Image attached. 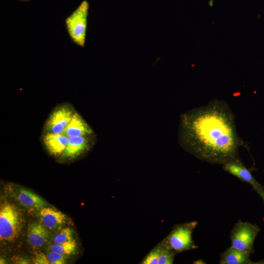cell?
I'll list each match as a JSON object with an SVG mask.
<instances>
[{
	"mask_svg": "<svg viewBox=\"0 0 264 264\" xmlns=\"http://www.w3.org/2000/svg\"><path fill=\"white\" fill-rule=\"evenodd\" d=\"M178 142L196 157L221 165L239 158V148L244 144L232 110L225 101L217 99L181 114Z\"/></svg>",
	"mask_w": 264,
	"mask_h": 264,
	"instance_id": "1",
	"label": "cell"
},
{
	"mask_svg": "<svg viewBox=\"0 0 264 264\" xmlns=\"http://www.w3.org/2000/svg\"><path fill=\"white\" fill-rule=\"evenodd\" d=\"M24 222L20 210L8 201L1 203L0 208V239L5 243L15 241L21 235Z\"/></svg>",
	"mask_w": 264,
	"mask_h": 264,
	"instance_id": "2",
	"label": "cell"
},
{
	"mask_svg": "<svg viewBox=\"0 0 264 264\" xmlns=\"http://www.w3.org/2000/svg\"><path fill=\"white\" fill-rule=\"evenodd\" d=\"M198 224V221H192L175 225L162 243L176 255L198 249L193 239V233Z\"/></svg>",
	"mask_w": 264,
	"mask_h": 264,
	"instance_id": "3",
	"label": "cell"
},
{
	"mask_svg": "<svg viewBox=\"0 0 264 264\" xmlns=\"http://www.w3.org/2000/svg\"><path fill=\"white\" fill-rule=\"evenodd\" d=\"M88 3L83 1L66 20V28L72 40L77 45L85 44Z\"/></svg>",
	"mask_w": 264,
	"mask_h": 264,
	"instance_id": "4",
	"label": "cell"
},
{
	"mask_svg": "<svg viewBox=\"0 0 264 264\" xmlns=\"http://www.w3.org/2000/svg\"><path fill=\"white\" fill-rule=\"evenodd\" d=\"M260 230L256 224L238 220L230 234L231 246L240 250L253 252L254 242Z\"/></svg>",
	"mask_w": 264,
	"mask_h": 264,
	"instance_id": "5",
	"label": "cell"
},
{
	"mask_svg": "<svg viewBox=\"0 0 264 264\" xmlns=\"http://www.w3.org/2000/svg\"><path fill=\"white\" fill-rule=\"evenodd\" d=\"M75 111L68 104H63L56 107L45 122L44 132L63 133Z\"/></svg>",
	"mask_w": 264,
	"mask_h": 264,
	"instance_id": "6",
	"label": "cell"
},
{
	"mask_svg": "<svg viewBox=\"0 0 264 264\" xmlns=\"http://www.w3.org/2000/svg\"><path fill=\"white\" fill-rule=\"evenodd\" d=\"M95 141V135L68 137L67 146L61 156L64 158H75L89 151Z\"/></svg>",
	"mask_w": 264,
	"mask_h": 264,
	"instance_id": "7",
	"label": "cell"
},
{
	"mask_svg": "<svg viewBox=\"0 0 264 264\" xmlns=\"http://www.w3.org/2000/svg\"><path fill=\"white\" fill-rule=\"evenodd\" d=\"M222 169L242 181L250 184L256 192L263 188L254 178L250 169L244 166L239 158L222 165Z\"/></svg>",
	"mask_w": 264,
	"mask_h": 264,
	"instance_id": "8",
	"label": "cell"
},
{
	"mask_svg": "<svg viewBox=\"0 0 264 264\" xmlns=\"http://www.w3.org/2000/svg\"><path fill=\"white\" fill-rule=\"evenodd\" d=\"M42 139L50 154L59 156L63 154L66 148L68 137L64 133L44 132Z\"/></svg>",
	"mask_w": 264,
	"mask_h": 264,
	"instance_id": "9",
	"label": "cell"
},
{
	"mask_svg": "<svg viewBox=\"0 0 264 264\" xmlns=\"http://www.w3.org/2000/svg\"><path fill=\"white\" fill-rule=\"evenodd\" d=\"M40 222L48 229L61 228L68 222V218L62 212L45 207L39 211Z\"/></svg>",
	"mask_w": 264,
	"mask_h": 264,
	"instance_id": "10",
	"label": "cell"
},
{
	"mask_svg": "<svg viewBox=\"0 0 264 264\" xmlns=\"http://www.w3.org/2000/svg\"><path fill=\"white\" fill-rule=\"evenodd\" d=\"M17 201L28 211H39L47 207V203L33 192L24 188H20L15 195Z\"/></svg>",
	"mask_w": 264,
	"mask_h": 264,
	"instance_id": "11",
	"label": "cell"
},
{
	"mask_svg": "<svg viewBox=\"0 0 264 264\" xmlns=\"http://www.w3.org/2000/svg\"><path fill=\"white\" fill-rule=\"evenodd\" d=\"M63 133L68 137L95 135L91 127L76 111Z\"/></svg>",
	"mask_w": 264,
	"mask_h": 264,
	"instance_id": "12",
	"label": "cell"
},
{
	"mask_svg": "<svg viewBox=\"0 0 264 264\" xmlns=\"http://www.w3.org/2000/svg\"><path fill=\"white\" fill-rule=\"evenodd\" d=\"M49 233L48 229L41 222H33L28 227L27 241L33 248H38L48 241Z\"/></svg>",
	"mask_w": 264,
	"mask_h": 264,
	"instance_id": "13",
	"label": "cell"
},
{
	"mask_svg": "<svg viewBox=\"0 0 264 264\" xmlns=\"http://www.w3.org/2000/svg\"><path fill=\"white\" fill-rule=\"evenodd\" d=\"M250 254L249 252L240 250L231 246L220 254L219 264H253L250 260Z\"/></svg>",
	"mask_w": 264,
	"mask_h": 264,
	"instance_id": "14",
	"label": "cell"
},
{
	"mask_svg": "<svg viewBox=\"0 0 264 264\" xmlns=\"http://www.w3.org/2000/svg\"><path fill=\"white\" fill-rule=\"evenodd\" d=\"M77 245L75 241L63 243H54L50 247V251H55L63 255H70L76 250Z\"/></svg>",
	"mask_w": 264,
	"mask_h": 264,
	"instance_id": "15",
	"label": "cell"
},
{
	"mask_svg": "<svg viewBox=\"0 0 264 264\" xmlns=\"http://www.w3.org/2000/svg\"><path fill=\"white\" fill-rule=\"evenodd\" d=\"M161 244L160 242L154 247L143 259L140 264H158Z\"/></svg>",
	"mask_w": 264,
	"mask_h": 264,
	"instance_id": "16",
	"label": "cell"
},
{
	"mask_svg": "<svg viewBox=\"0 0 264 264\" xmlns=\"http://www.w3.org/2000/svg\"><path fill=\"white\" fill-rule=\"evenodd\" d=\"M75 241L73 239V230L69 228L61 229L54 237V243H63Z\"/></svg>",
	"mask_w": 264,
	"mask_h": 264,
	"instance_id": "17",
	"label": "cell"
},
{
	"mask_svg": "<svg viewBox=\"0 0 264 264\" xmlns=\"http://www.w3.org/2000/svg\"><path fill=\"white\" fill-rule=\"evenodd\" d=\"M47 257L50 264H64L65 263V255L58 252L50 251Z\"/></svg>",
	"mask_w": 264,
	"mask_h": 264,
	"instance_id": "18",
	"label": "cell"
},
{
	"mask_svg": "<svg viewBox=\"0 0 264 264\" xmlns=\"http://www.w3.org/2000/svg\"><path fill=\"white\" fill-rule=\"evenodd\" d=\"M32 263L35 264H50L47 257L44 253L36 252L32 259Z\"/></svg>",
	"mask_w": 264,
	"mask_h": 264,
	"instance_id": "19",
	"label": "cell"
},
{
	"mask_svg": "<svg viewBox=\"0 0 264 264\" xmlns=\"http://www.w3.org/2000/svg\"><path fill=\"white\" fill-rule=\"evenodd\" d=\"M17 260L16 261V264H28L29 261L26 258H19L16 259Z\"/></svg>",
	"mask_w": 264,
	"mask_h": 264,
	"instance_id": "20",
	"label": "cell"
},
{
	"mask_svg": "<svg viewBox=\"0 0 264 264\" xmlns=\"http://www.w3.org/2000/svg\"><path fill=\"white\" fill-rule=\"evenodd\" d=\"M257 192L261 196V197L262 198L264 202V188L258 190Z\"/></svg>",
	"mask_w": 264,
	"mask_h": 264,
	"instance_id": "21",
	"label": "cell"
},
{
	"mask_svg": "<svg viewBox=\"0 0 264 264\" xmlns=\"http://www.w3.org/2000/svg\"><path fill=\"white\" fill-rule=\"evenodd\" d=\"M193 264H206V263H205V262L203 261V260H202L201 259H198V260H197L196 261H195L194 262Z\"/></svg>",
	"mask_w": 264,
	"mask_h": 264,
	"instance_id": "22",
	"label": "cell"
},
{
	"mask_svg": "<svg viewBox=\"0 0 264 264\" xmlns=\"http://www.w3.org/2000/svg\"><path fill=\"white\" fill-rule=\"evenodd\" d=\"M0 264H4L5 263V261L3 260V258H0Z\"/></svg>",
	"mask_w": 264,
	"mask_h": 264,
	"instance_id": "23",
	"label": "cell"
},
{
	"mask_svg": "<svg viewBox=\"0 0 264 264\" xmlns=\"http://www.w3.org/2000/svg\"><path fill=\"white\" fill-rule=\"evenodd\" d=\"M212 2H213V0H210V5L211 6L212 5Z\"/></svg>",
	"mask_w": 264,
	"mask_h": 264,
	"instance_id": "24",
	"label": "cell"
}]
</instances>
